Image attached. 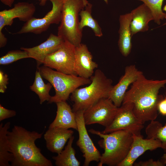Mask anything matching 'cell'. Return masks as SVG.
I'll list each match as a JSON object with an SVG mask.
<instances>
[{"label":"cell","mask_w":166,"mask_h":166,"mask_svg":"<svg viewBox=\"0 0 166 166\" xmlns=\"http://www.w3.org/2000/svg\"><path fill=\"white\" fill-rule=\"evenodd\" d=\"M166 84V79H148L142 74L126 92L122 103H132L135 116L143 124L155 120L158 104L164 98L159 91Z\"/></svg>","instance_id":"obj_1"},{"label":"cell","mask_w":166,"mask_h":166,"mask_svg":"<svg viewBox=\"0 0 166 166\" xmlns=\"http://www.w3.org/2000/svg\"><path fill=\"white\" fill-rule=\"evenodd\" d=\"M43 133L30 131L24 128L14 125L7 136L10 151L12 154L11 166H52L51 161L41 153L35 144Z\"/></svg>","instance_id":"obj_2"},{"label":"cell","mask_w":166,"mask_h":166,"mask_svg":"<svg viewBox=\"0 0 166 166\" xmlns=\"http://www.w3.org/2000/svg\"><path fill=\"white\" fill-rule=\"evenodd\" d=\"M90 133L99 136L102 139L98 144L104 149L98 166L106 164L118 166L127 157L133 141V134L125 130H118L104 134L93 129L88 130Z\"/></svg>","instance_id":"obj_3"},{"label":"cell","mask_w":166,"mask_h":166,"mask_svg":"<svg viewBox=\"0 0 166 166\" xmlns=\"http://www.w3.org/2000/svg\"><path fill=\"white\" fill-rule=\"evenodd\" d=\"M90 78L91 82L89 85L78 88L71 93L70 99L73 102L72 109L74 112L85 110L101 99L109 98L113 87V81L99 69Z\"/></svg>","instance_id":"obj_4"},{"label":"cell","mask_w":166,"mask_h":166,"mask_svg":"<svg viewBox=\"0 0 166 166\" xmlns=\"http://www.w3.org/2000/svg\"><path fill=\"white\" fill-rule=\"evenodd\" d=\"M38 69L42 77L50 82L55 89V94L51 97L49 103L66 101L77 89L91 82L90 78L65 74L44 65Z\"/></svg>","instance_id":"obj_5"},{"label":"cell","mask_w":166,"mask_h":166,"mask_svg":"<svg viewBox=\"0 0 166 166\" xmlns=\"http://www.w3.org/2000/svg\"><path fill=\"white\" fill-rule=\"evenodd\" d=\"M61 19L57 35L75 47L81 43L82 31L79 28V16L85 6L83 0H63Z\"/></svg>","instance_id":"obj_6"},{"label":"cell","mask_w":166,"mask_h":166,"mask_svg":"<svg viewBox=\"0 0 166 166\" xmlns=\"http://www.w3.org/2000/svg\"><path fill=\"white\" fill-rule=\"evenodd\" d=\"M144 127V124L135 116L133 111V104L130 102L122 103L118 107L114 118L112 123L101 132L109 133L121 130H125L133 134L141 135Z\"/></svg>","instance_id":"obj_7"},{"label":"cell","mask_w":166,"mask_h":166,"mask_svg":"<svg viewBox=\"0 0 166 166\" xmlns=\"http://www.w3.org/2000/svg\"><path fill=\"white\" fill-rule=\"evenodd\" d=\"M75 48L65 40L58 49L46 57L43 64L60 72L77 76L74 70Z\"/></svg>","instance_id":"obj_8"},{"label":"cell","mask_w":166,"mask_h":166,"mask_svg":"<svg viewBox=\"0 0 166 166\" xmlns=\"http://www.w3.org/2000/svg\"><path fill=\"white\" fill-rule=\"evenodd\" d=\"M52 4L51 10L42 18L33 17L25 22L21 29L14 34L32 33L40 34L46 31L52 24L60 23L63 0H49Z\"/></svg>","instance_id":"obj_9"},{"label":"cell","mask_w":166,"mask_h":166,"mask_svg":"<svg viewBox=\"0 0 166 166\" xmlns=\"http://www.w3.org/2000/svg\"><path fill=\"white\" fill-rule=\"evenodd\" d=\"M118 107L109 98H103L85 110L86 125L98 124L105 127L113 122Z\"/></svg>","instance_id":"obj_10"},{"label":"cell","mask_w":166,"mask_h":166,"mask_svg":"<svg viewBox=\"0 0 166 166\" xmlns=\"http://www.w3.org/2000/svg\"><path fill=\"white\" fill-rule=\"evenodd\" d=\"M36 7L33 3L20 2L14 4V7L9 10H4L0 12V44H6L7 39L2 32L6 26H11L14 19L18 18L20 21L26 22L33 17Z\"/></svg>","instance_id":"obj_11"},{"label":"cell","mask_w":166,"mask_h":166,"mask_svg":"<svg viewBox=\"0 0 166 166\" xmlns=\"http://www.w3.org/2000/svg\"><path fill=\"white\" fill-rule=\"evenodd\" d=\"M84 110H81L75 112L79 134L76 144L83 153V156L85 158L83 166H88L92 161L98 162L101 155L88 132L84 119Z\"/></svg>","instance_id":"obj_12"},{"label":"cell","mask_w":166,"mask_h":166,"mask_svg":"<svg viewBox=\"0 0 166 166\" xmlns=\"http://www.w3.org/2000/svg\"><path fill=\"white\" fill-rule=\"evenodd\" d=\"M142 74L143 72L138 70L135 65L125 67L124 75L121 77L118 83L113 86L109 97L117 107H119L121 106L128 86Z\"/></svg>","instance_id":"obj_13"},{"label":"cell","mask_w":166,"mask_h":166,"mask_svg":"<svg viewBox=\"0 0 166 166\" xmlns=\"http://www.w3.org/2000/svg\"><path fill=\"white\" fill-rule=\"evenodd\" d=\"M160 142L154 138L144 139L141 135H133V141L126 158L118 166H132L136 160L148 150L161 148Z\"/></svg>","instance_id":"obj_14"},{"label":"cell","mask_w":166,"mask_h":166,"mask_svg":"<svg viewBox=\"0 0 166 166\" xmlns=\"http://www.w3.org/2000/svg\"><path fill=\"white\" fill-rule=\"evenodd\" d=\"M65 40L61 37L51 34L47 39L40 45L32 48L22 47L31 58L36 61L38 68L43 64L47 56L58 49Z\"/></svg>","instance_id":"obj_15"},{"label":"cell","mask_w":166,"mask_h":166,"mask_svg":"<svg viewBox=\"0 0 166 166\" xmlns=\"http://www.w3.org/2000/svg\"><path fill=\"white\" fill-rule=\"evenodd\" d=\"M93 57L87 45L81 43L75 48L74 70L77 75L90 78L98 65L93 60Z\"/></svg>","instance_id":"obj_16"},{"label":"cell","mask_w":166,"mask_h":166,"mask_svg":"<svg viewBox=\"0 0 166 166\" xmlns=\"http://www.w3.org/2000/svg\"><path fill=\"white\" fill-rule=\"evenodd\" d=\"M73 133V131L69 129L48 128L44 135L47 149L52 153L59 154Z\"/></svg>","instance_id":"obj_17"},{"label":"cell","mask_w":166,"mask_h":166,"mask_svg":"<svg viewBox=\"0 0 166 166\" xmlns=\"http://www.w3.org/2000/svg\"><path fill=\"white\" fill-rule=\"evenodd\" d=\"M57 111L56 117L49 128H58L66 129L72 128L77 131L75 113L66 101L56 103Z\"/></svg>","instance_id":"obj_18"},{"label":"cell","mask_w":166,"mask_h":166,"mask_svg":"<svg viewBox=\"0 0 166 166\" xmlns=\"http://www.w3.org/2000/svg\"><path fill=\"white\" fill-rule=\"evenodd\" d=\"M131 13L132 19L130 28L132 37L137 33L148 31L149 22L154 20L152 14L148 6L143 3Z\"/></svg>","instance_id":"obj_19"},{"label":"cell","mask_w":166,"mask_h":166,"mask_svg":"<svg viewBox=\"0 0 166 166\" xmlns=\"http://www.w3.org/2000/svg\"><path fill=\"white\" fill-rule=\"evenodd\" d=\"M132 19L131 13L121 15L119 21V38L118 46L123 56L126 57L130 53L132 47L131 33L130 25Z\"/></svg>","instance_id":"obj_20"},{"label":"cell","mask_w":166,"mask_h":166,"mask_svg":"<svg viewBox=\"0 0 166 166\" xmlns=\"http://www.w3.org/2000/svg\"><path fill=\"white\" fill-rule=\"evenodd\" d=\"M74 139L73 136H71L68 141L64 149L61 152L52 158L55 161L57 166H80L81 162L76 157V151L72 147Z\"/></svg>","instance_id":"obj_21"},{"label":"cell","mask_w":166,"mask_h":166,"mask_svg":"<svg viewBox=\"0 0 166 166\" xmlns=\"http://www.w3.org/2000/svg\"><path fill=\"white\" fill-rule=\"evenodd\" d=\"M10 123L0 124V166H10L12 154L10 151L7 133Z\"/></svg>","instance_id":"obj_22"},{"label":"cell","mask_w":166,"mask_h":166,"mask_svg":"<svg viewBox=\"0 0 166 166\" xmlns=\"http://www.w3.org/2000/svg\"><path fill=\"white\" fill-rule=\"evenodd\" d=\"M92 4L88 3L85 7V9L82 10L79 13L81 20L79 24V29L82 31L85 26L91 28L93 31L95 36L100 37L102 36L101 29L95 19L91 15Z\"/></svg>","instance_id":"obj_23"},{"label":"cell","mask_w":166,"mask_h":166,"mask_svg":"<svg viewBox=\"0 0 166 166\" xmlns=\"http://www.w3.org/2000/svg\"><path fill=\"white\" fill-rule=\"evenodd\" d=\"M52 86L49 82L47 84L44 83L39 71L37 70L34 82L30 86V89L38 95L40 104H42L45 101H48L50 100L51 96L50 95L49 92Z\"/></svg>","instance_id":"obj_24"},{"label":"cell","mask_w":166,"mask_h":166,"mask_svg":"<svg viewBox=\"0 0 166 166\" xmlns=\"http://www.w3.org/2000/svg\"><path fill=\"white\" fill-rule=\"evenodd\" d=\"M145 132L147 138H153L160 142L161 148L166 153V124L163 126L158 121H151L146 128Z\"/></svg>","instance_id":"obj_25"},{"label":"cell","mask_w":166,"mask_h":166,"mask_svg":"<svg viewBox=\"0 0 166 166\" xmlns=\"http://www.w3.org/2000/svg\"><path fill=\"white\" fill-rule=\"evenodd\" d=\"M142 1L151 10L154 18V22L158 25L161 21L165 18V13L162 10L164 0H138Z\"/></svg>","instance_id":"obj_26"},{"label":"cell","mask_w":166,"mask_h":166,"mask_svg":"<svg viewBox=\"0 0 166 166\" xmlns=\"http://www.w3.org/2000/svg\"><path fill=\"white\" fill-rule=\"evenodd\" d=\"M17 50L9 51L0 58V64L7 65L19 60L30 58L28 53L24 50Z\"/></svg>","instance_id":"obj_27"},{"label":"cell","mask_w":166,"mask_h":166,"mask_svg":"<svg viewBox=\"0 0 166 166\" xmlns=\"http://www.w3.org/2000/svg\"><path fill=\"white\" fill-rule=\"evenodd\" d=\"M16 113L14 110L7 109L0 104V121L16 116Z\"/></svg>","instance_id":"obj_28"},{"label":"cell","mask_w":166,"mask_h":166,"mask_svg":"<svg viewBox=\"0 0 166 166\" xmlns=\"http://www.w3.org/2000/svg\"><path fill=\"white\" fill-rule=\"evenodd\" d=\"M133 165L135 166H164L165 165L163 161L158 160L154 161L150 159L144 161H140L138 163H135Z\"/></svg>","instance_id":"obj_29"},{"label":"cell","mask_w":166,"mask_h":166,"mask_svg":"<svg viewBox=\"0 0 166 166\" xmlns=\"http://www.w3.org/2000/svg\"><path fill=\"white\" fill-rule=\"evenodd\" d=\"M9 78L8 75L5 73L2 70H0V92L4 93L7 88L8 84Z\"/></svg>","instance_id":"obj_30"},{"label":"cell","mask_w":166,"mask_h":166,"mask_svg":"<svg viewBox=\"0 0 166 166\" xmlns=\"http://www.w3.org/2000/svg\"><path fill=\"white\" fill-rule=\"evenodd\" d=\"M158 110L163 116H166V97L164 98L159 102Z\"/></svg>","instance_id":"obj_31"},{"label":"cell","mask_w":166,"mask_h":166,"mask_svg":"<svg viewBox=\"0 0 166 166\" xmlns=\"http://www.w3.org/2000/svg\"><path fill=\"white\" fill-rule=\"evenodd\" d=\"M1 2L5 5L11 7L13 4L14 0H0Z\"/></svg>","instance_id":"obj_32"},{"label":"cell","mask_w":166,"mask_h":166,"mask_svg":"<svg viewBox=\"0 0 166 166\" xmlns=\"http://www.w3.org/2000/svg\"><path fill=\"white\" fill-rule=\"evenodd\" d=\"M39 2V4L41 6H44L45 5L46 2L49 0H38Z\"/></svg>","instance_id":"obj_33"},{"label":"cell","mask_w":166,"mask_h":166,"mask_svg":"<svg viewBox=\"0 0 166 166\" xmlns=\"http://www.w3.org/2000/svg\"><path fill=\"white\" fill-rule=\"evenodd\" d=\"M163 10L165 12V18L166 19V5H165L163 8Z\"/></svg>","instance_id":"obj_34"},{"label":"cell","mask_w":166,"mask_h":166,"mask_svg":"<svg viewBox=\"0 0 166 166\" xmlns=\"http://www.w3.org/2000/svg\"><path fill=\"white\" fill-rule=\"evenodd\" d=\"M83 1L86 6L89 2L87 0H83Z\"/></svg>","instance_id":"obj_35"},{"label":"cell","mask_w":166,"mask_h":166,"mask_svg":"<svg viewBox=\"0 0 166 166\" xmlns=\"http://www.w3.org/2000/svg\"><path fill=\"white\" fill-rule=\"evenodd\" d=\"M162 158L164 159H166V153H165L162 156Z\"/></svg>","instance_id":"obj_36"},{"label":"cell","mask_w":166,"mask_h":166,"mask_svg":"<svg viewBox=\"0 0 166 166\" xmlns=\"http://www.w3.org/2000/svg\"><path fill=\"white\" fill-rule=\"evenodd\" d=\"M164 162L165 165H166V159H164Z\"/></svg>","instance_id":"obj_37"},{"label":"cell","mask_w":166,"mask_h":166,"mask_svg":"<svg viewBox=\"0 0 166 166\" xmlns=\"http://www.w3.org/2000/svg\"><path fill=\"white\" fill-rule=\"evenodd\" d=\"M104 1L107 4L108 3V0H104Z\"/></svg>","instance_id":"obj_38"}]
</instances>
